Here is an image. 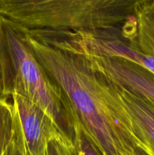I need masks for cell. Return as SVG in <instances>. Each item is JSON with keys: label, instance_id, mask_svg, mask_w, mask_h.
<instances>
[{"label": "cell", "instance_id": "obj_9", "mask_svg": "<svg viewBox=\"0 0 154 155\" xmlns=\"http://www.w3.org/2000/svg\"><path fill=\"white\" fill-rule=\"evenodd\" d=\"M72 141L77 155H102L77 123H75Z\"/></svg>", "mask_w": 154, "mask_h": 155}, {"label": "cell", "instance_id": "obj_4", "mask_svg": "<svg viewBox=\"0 0 154 155\" xmlns=\"http://www.w3.org/2000/svg\"><path fill=\"white\" fill-rule=\"evenodd\" d=\"M11 98L14 109L15 140L23 155H47L51 140L68 137L28 98L18 94Z\"/></svg>", "mask_w": 154, "mask_h": 155}, {"label": "cell", "instance_id": "obj_6", "mask_svg": "<svg viewBox=\"0 0 154 155\" xmlns=\"http://www.w3.org/2000/svg\"><path fill=\"white\" fill-rule=\"evenodd\" d=\"M109 82L131 120L138 148L148 155H154V107L125 88Z\"/></svg>", "mask_w": 154, "mask_h": 155}, {"label": "cell", "instance_id": "obj_11", "mask_svg": "<svg viewBox=\"0 0 154 155\" xmlns=\"http://www.w3.org/2000/svg\"><path fill=\"white\" fill-rule=\"evenodd\" d=\"M47 155H77L72 140L68 137L53 139L48 145Z\"/></svg>", "mask_w": 154, "mask_h": 155}, {"label": "cell", "instance_id": "obj_5", "mask_svg": "<svg viewBox=\"0 0 154 155\" xmlns=\"http://www.w3.org/2000/svg\"><path fill=\"white\" fill-rule=\"evenodd\" d=\"M94 69L113 83L147 101L154 107V74L120 58L85 55Z\"/></svg>", "mask_w": 154, "mask_h": 155}, {"label": "cell", "instance_id": "obj_2", "mask_svg": "<svg viewBox=\"0 0 154 155\" xmlns=\"http://www.w3.org/2000/svg\"><path fill=\"white\" fill-rule=\"evenodd\" d=\"M144 0H0V14L19 27L39 31L116 29Z\"/></svg>", "mask_w": 154, "mask_h": 155}, {"label": "cell", "instance_id": "obj_13", "mask_svg": "<svg viewBox=\"0 0 154 155\" xmlns=\"http://www.w3.org/2000/svg\"><path fill=\"white\" fill-rule=\"evenodd\" d=\"M134 155H148L143 151V149H141L140 148H136L135 150H134Z\"/></svg>", "mask_w": 154, "mask_h": 155}, {"label": "cell", "instance_id": "obj_1", "mask_svg": "<svg viewBox=\"0 0 154 155\" xmlns=\"http://www.w3.org/2000/svg\"><path fill=\"white\" fill-rule=\"evenodd\" d=\"M20 28L40 64L63 92L75 123L100 153L134 155L138 141L109 80L83 54L54 46L39 35Z\"/></svg>", "mask_w": 154, "mask_h": 155}, {"label": "cell", "instance_id": "obj_3", "mask_svg": "<svg viewBox=\"0 0 154 155\" xmlns=\"http://www.w3.org/2000/svg\"><path fill=\"white\" fill-rule=\"evenodd\" d=\"M2 26L11 76V95H23L40 107L72 140L75 120L62 90L40 64L20 27L3 16Z\"/></svg>", "mask_w": 154, "mask_h": 155}, {"label": "cell", "instance_id": "obj_8", "mask_svg": "<svg viewBox=\"0 0 154 155\" xmlns=\"http://www.w3.org/2000/svg\"><path fill=\"white\" fill-rule=\"evenodd\" d=\"M15 132V116L12 101L0 96V155L13 140Z\"/></svg>", "mask_w": 154, "mask_h": 155}, {"label": "cell", "instance_id": "obj_10", "mask_svg": "<svg viewBox=\"0 0 154 155\" xmlns=\"http://www.w3.org/2000/svg\"><path fill=\"white\" fill-rule=\"evenodd\" d=\"M7 51L2 26V15L0 14V96L2 97H5V82L7 76Z\"/></svg>", "mask_w": 154, "mask_h": 155}, {"label": "cell", "instance_id": "obj_7", "mask_svg": "<svg viewBox=\"0 0 154 155\" xmlns=\"http://www.w3.org/2000/svg\"><path fill=\"white\" fill-rule=\"evenodd\" d=\"M128 32L122 33L143 54L154 57V0H144L138 5L131 18Z\"/></svg>", "mask_w": 154, "mask_h": 155}, {"label": "cell", "instance_id": "obj_12", "mask_svg": "<svg viewBox=\"0 0 154 155\" xmlns=\"http://www.w3.org/2000/svg\"><path fill=\"white\" fill-rule=\"evenodd\" d=\"M2 155H23L22 153L20 151L19 147H18V144H17L14 136L13 140L9 144V145L6 148V150L3 153Z\"/></svg>", "mask_w": 154, "mask_h": 155}]
</instances>
